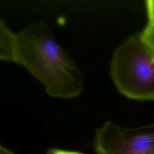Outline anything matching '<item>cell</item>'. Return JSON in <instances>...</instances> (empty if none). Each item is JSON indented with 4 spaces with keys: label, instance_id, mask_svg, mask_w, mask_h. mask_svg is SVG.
Returning <instances> with one entry per match:
<instances>
[{
    "label": "cell",
    "instance_id": "6da1fadb",
    "mask_svg": "<svg viewBox=\"0 0 154 154\" xmlns=\"http://www.w3.org/2000/svg\"><path fill=\"white\" fill-rule=\"evenodd\" d=\"M13 61L25 68L51 96L75 98L82 91V73L43 22L15 34Z\"/></svg>",
    "mask_w": 154,
    "mask_h": 154
},
{
    "label": "cell",
    "instance_id": "7a4b0ae2",
    "mask_svg": "<svg viewBox=\"0 0 154 154\" xmlns=\"http://www.w3.org/2000/svg\"><path fill=\"white\" fill-rule=\"evenodd\" d=\"M110 75L122 95L134 100L154 101V59L138 33L128 37L114 51Z\"/></svg>",
    "mask_w": 154,
    "mask_h": 154
},
{
    "label": "cell",
    "instance_id": "3957f363",
    "mask_svg": "<svg viewBox=\"0 0 154 154\" xmlns=\"http://www.w3.org/2000/svg\"><path fill=\"white\" fill-rule=\"evenodd\" d=\"M93 147L96 154H154V123L129 128L106 121L96 130Z\"/></svg>",
    "mask_w": 154,
    "mask_h": 154
},
{
    "label": "cell",
    "instance_id": "277c9868",
    "mask_svg": "<svg viewBox=\"0 0 154 154\" xmlns=\"http://www.w3.org/2000/svg\"><path fill=\"white\" fill-rule=\"evenodd\" d=\"M138 34L141 41L154 59V25L147 23Z\"/></svg>",
    "mask_w": 154,
    "mask_h": 154
},
{
    "label": "cell",
    "instance_id": "5b68a950",
    "mask_svg": "<svg viewBox=\"0 0 154 154\" xmlns=\"http://www.w3.org/2000/svg\"><path fill=\"white\" fill-rule=\"evenodd\" d=\"M146 7L148 18L147 23L154 25V0L146 1Z\"/></svg>",
    "mask_w": 154,
    "mask_h": 154
},
{
    "label": "cell",
    "instance_id": "8992f818",
    "mask_svg": "<svg viewBox=\"0 0 154 154\" xmlns=\"http://www.w3.org/2000/svg\"><path fill=\"white\" fill-rule=\"evenodd\" d=\"M47 154H84L81 152H78L76 151H72V150H64L60 149L57 148H52L49 149Z\"/></svg>",
    "mask_w": 154,
    "mask_h": 154
},
{
    "label": "cell",
    "instance_id": "52a82bcc",
    "mask_svg": "<svg viewBox=\"0 0 154 154\" xmlns=\"http://www.w3.org/2000/svg\"><path fill=\"white\" fill-rule=\"evenodd\" d=\"M0 154H14L11 150L0 145Z\"/></svg>",
    "mask_w": 154,
    "mask_h": 154
}]
</instances>
